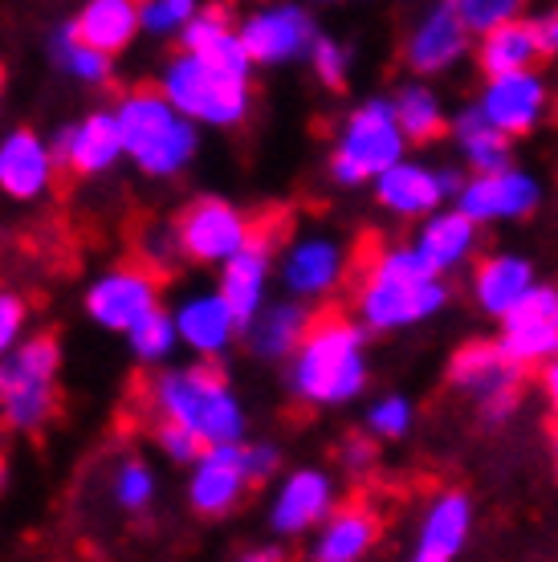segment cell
<instances>
[{"mask_svg":"<svg viewBox=\"0 0 558 562\" xmlns=\"http://www.w3.org/2000/svg\"><path fill=\"white\" fill-rule=\"evenodd\" d=\"M237 33L257 66H286V61L310 57V49L319 42V29H314V21H310L302 4L257 9V13L245 16V25Z\"/></svg>","mask_w":558,"mask_h":562,"instance_id":"cell-10","label":"cell"},{"mask_svg":"<svg viewBox=\"0 0 558 562\" xmlns=\"http://www.w3.org/2000/svg\"><path fill=\"white\" fill-rule=\"evenodd\" d=\"M412 404H408L404 395H383V400H376L371 408H367V432L379 436V440H400V436H408V428H412Z\"/></svg>","mask_w":558,"mask_h":562,"instance_id":"cell-37","label":"cell"},{"mask_svg":"<svg viewBox=\"0 0 558 562\" xmlns=\"http://www.w3.org/2000/svg\"><path fill=\"white\" fill-rule=\"evenodd\" d=\"M546 395H550V408H555V416H558V355L550 359V367H546Z\"/></svg>","mask_w":558,"mask_h":562,"instance_id":"cell-47","label":"cell"},{"mask_svg":"<svg viewBox=\"0 0 558 562\" xmlns=\"http://www.w3.org/2000/svg\"><path fill=\"white\" fill-rule=\"evenodd\" d=\"M367 387L364 326L343 314H322L290 355V392L314 408H343Z\"/></svg>","mask_w":558,"mask_h":562,"instance_id":"cell-1","label":"cell"},{"mask_svg":"<svg viewBox=\"0 0 558 562\" xmlns=\"http://www.w3.org/2000/svg\"><path fill=\"white\" fill-rule=\"evenodd\" d=\"M119 131H123L126 159L152 176V180H168L180 176L200 151V131L196 119L176 106L164 90H135L114 106Z\"/></svg>","mask_w":558,"mask_h":562,"instance_id":"cell-2","label":"cell"},{"mask_svg":"<svg viewBox=\"0 0 558 562\" xmlns=\"http://www.w3.org/2000/svg\"><path fill=\"white\" fill-rule=\"evenodd\" d=\"M152 497H155V473L143 461H126L114 473V502L123 509L140 514V509L152 506Z\"/></svg>","mask_w":558,"mask_h":562,"instance_id":"cell-36","label":"cell"},{"mask_svg":"<svg viewBox=\"0 0 558 562\" xmlns=\"http://www.w3.org/2000/svg\"><path fill=\"white\" fill-rule=\"evenodd\" d=\"M502 342L498 351L517 367L550 363L558 355V314H510L502 318Z\"/></svg>","mask_w":558,"mask_h":562,"instance_id":"cell-30","label":"cell"},{"mask_svg":"<svg viewBox=\"0 0 558 562\" xmlns=\"http://www.w3.org/2000/svg\"><path fill=\"white\" fill-rule=\"evenodd\" d=\"M543 57V42L534 33V21H505V25L481 33L477 45V61L486 78L493 74H514V70H534V61Z\"/></svg>","mask_w":558,"mask_h":562,"instance_id":"cell-27","label":"cell"},{"mask_svg":"<svg viewBox=\"0 0 558 562\" xmlns=\"http://www.w3.org/2000/svg\"><path fill=\"white\" fill-rule=\"evenodd\" d=\"M228 13H224L221 4H212V9H200V13L183 25V33H180V45L183 49H204L209 42H216L221 33H228Z\"/></svg>","mask_w":558,"mask_h":562,"instance_id":"cell-42","label":"cell"},{"mask_svg":"<svg viewBox=\"0 0 558 562\" xmlns=\"http://www.w3.org/2000/svg\"><path fill=\"white\" fill-rule=\"evenodd\" d=\"M335 509V485L322 469H298L281 481L274 509H269V530L278 538H302L314 526L331 518Z\"/></svg>","mask_w":558,"mask_h":562,"instance_id":"cell-16","label":"cell"},{"mask_svg":"<svg viewBox=\"0 0 558 562\" xmlns=\"http://www.w3.org/2000/svg\"><path fill=\"white\" fill-rule=\"evenodd\" d=\"M343 249L331 237H306L290 245L281 261V281L293 297H322L343 281Z\"/></svg>","mask_w":558,"mask_h":562,"instance_id":"cell-23","label":"cell"},{"mask_svg":"<svg viewBox=\"0 0 558 562\" xmlns=\"http://www.w3.org/2000/svg\"><path fill=\"white\" fill-rule=\"evenodd\" d=\"M155 412L164 420L188 424L204 445H241L245 436V412L224 375L209 363L176 367L155 380Z\"/></svg>","mask_w":558,"mask_h":562,"instance_id":"cell-3","label":"cell"},{"mask_svg":"<svg viewBox=\"0 0 558 562\" xmlns=\"http://www.w3.org/2000/svg\"><path fill=\"white\" fill-rule=\"evenodd\" d=\"M461 188H465L461 171L400 159V164H391L376 180V196L391 216H428L445 200L461 196Z\"/></svg>","mask_w":558,"mask_h":562,"instance_id":"cell-11","label":"cell"},{"mask_svg":"<svg viewBox=\"0 0 558 562\" xmlns=\"http://www.w3.org/2000/svg\"><path fill=\"white\" fill-rule=\"evenodd\" d=\"M0 90H4V70H0Z\"/></svg>","mask_w":558,"mask_h":562,"instance_id":"cell-48","label":"cell"},{"mask_svg":"<svg viewBox=\"0 0 558 562\" xmlns=\"http://www.w3.org/2000/svg\"><path fill=\"white\" fill-rule=\"evenodd\" d=\"M343 464H347V473H367V469L376 464V449H371L367 440H347V449H343Z\"/></svg>","mask_w":558,"mask_h":562,"instance_id":"cell-45","label":"cell"},{"mask_svg":"<svg viewBox=\"0 0 558 562\" xmlns=\"http://www.w3.org/2000/svg\"><path fill=\"white\" fill-rule=\"evenodd\" d=\"M477 106L486 111L493 127L514 139V135H526V131L538 127V119L546 111V82L534 70L493 74Z\"/></svg>","mask_w":558,"mask_h":562,"instance_id":"cell-18","label":"cell"},{"mask_svg":"<svg viewBox=\"0 0 558 562\" xmlns=\"http://www.w3.org/2000/svg\"><path fill=\"white\" fill-rule=\"evenodd\" d=\"M555 461H558V449H555Z\"/></svg>","mask_w":558,"mask_h":562,"instance_id":"cell-49","label":"cell"},{"mask_svg":"<svg viewBox=\"0 0 558 562\" xmlns=\"http://www.w3.org/2000/svg\"><path fill=\"white\" fill-rule=\"evenodd\" d=\"M196 13H200L196 0H143L140 4L143 29L155 33V37H176V33H183V25H188Z\"/></svg>","mask_w":558,"mask_h":562,"instance_id":"cell-35","label":"cell"},{"mask_svg":"<svg viewBox=\"0 0 558 562\" xmlns=\"http://www.w3.org/2000/svg\"><path fill=\"white\" fill-rule=\"evenodd\" d=\"M155 440H159V449L168 452L171 461L176 464H196L200 461V452L209 449L200 436L188 428V424H180V420H164L159 428H155Z\"/></svg>","mask_w":558,"mask_h":562,"instance_id":"cell-40","label":"cell"},{"mask_svg":"<svg viewBox=\"0 0 558 562\" xmlns=\"http://www.w3.org/2000/svg\"><path fill=\"white\" fill-rule=\"evenodd\" d=\"M555 310H558V302H555Z\"/></svg>","mask_w":558,"mask_h":562,"instance_id":"cell-50","label":"cell"},{"mask_svg":"<svg viewBox=\"0 0 558 562\" xmlns=\"http://www.w3.org/2000/svg\"><path fill=\"white\" fill-rule=\"evenodd\" d=\"M445 302L448 285L440 278H400V273L371 269L359 285V323L379 335L408 330V326H420L433 314H440Z\"/></svg>","mask_w":558,"mask_h":562,"instance_id":"cell-7","label":"cell"},{"mask_svg":"<svg viewBox=\"0 0 558 562\" xmlns=\"http://www.w3.org/2000/svg\"><path fill=\"white\" fill-rule=\"evenodd\" d=\"M253 233L257 228L249 225V216L237 204L216 196L192 200L176 221V245L196 266H224L228 257L249 245Z\"/></svg>","mask_w":558,"mask_h":562,"instance_id":"cell-8","label":"cell"},{"mask_svg":"<svg viewBox=\"0 0 558 562\" xmlns=\"http://www.w3.org/2000/svg\"><path fill=\"white\" fill-rule=\"evenodd\" d=\"M269 249H274V245H269L266 233H253L249 245L221 266V294H224V302L233 306V314H237L241 330H249V323L261 314V306H266Z\"/></svg>","mask_w":558,"mask_h":562,"instance_id":"cell-20","label":"cell"},{"mask_svg":"<svg viewBox=\"0 0 558 562\" xmlns=\"http://www.w3.org/2000/svg\"><path fill=\"white\" fill-rule=\"evenodd\" d=\"M29 306L21 294H0V355H9L25 335Z\"/></svg>","mask_w":558,"mask_h":562,"instance_id":"cell-43","label":"cell"},{"mask_svg":"<svg viewBox=\"0 0 558 562\" xmlns=\"http://www.w3.org/2000/svg\"><path fill=\"white\" fill-rule=\"evenodd\" d=\"M159 306V285L147 269L140 266H119L86 290V314L94 318L102 330H131L143 314Z\"/></svg>","mask_w":558,"mask_h":562,"instance_id":"cell-12","label":"cell"},{"mask_svg":"<svg viewBox=\"0 0 558 562\" xmlns=\"http://www.w3.org/2000/svg\"><path fill=\"white\" fill-rule=\"evenodd\" d=\"M534 33L543 42V54H558V13H546L534 21Z\"/></svg>","mask_w":558,"mask_h":562,"instance_id":"cell-46","label":"cell"},{"mask_svg":"<svg viewBox=\"0 0 558 562\" xmlns=\"http://www.w3.org/2000/svg\"><path fill=\"white\" fill-rule=\"evenodd\" d=\"M245 485H253L249 469H245V449L241 445H212V449L200 452V461L192 469L188 502H192L196 514L221 518L245 497Z\"/></svg>","mask_w":558,"mask_h":562,"instance_id":"cell-15","label":"cell"},{"mask_svg":"<svg viewBox=\"0 0 558 562\" xmlns=\"http://www.w3.org/2000/svg\"><path fill=\"white\" fill-rule=\"evenodd\" d=\"M457 4V13H461V21L469 25V33H489V29L505 25V21H514L517 13H522V4L526 0H453Z\"/></svg>","mask_w":558,"mask_h":562,"instance_id":"cell-38","label":"cell"},{"mask_svg":"<svg viewBox=\"0 0 558 562\" xmlns=\"http://www.w3.org/2000/svg\"><path fill=\"white\" fill-rule=\"evenodd\" d=\"M448 375L489 420H505L522 400V367L510 363L498 347H486V342L461 347L453 367H448Z\"/></svg>","mask_w":558,"mask_h":562,"instance_id":"cell-9","label":"cell"},{"mask_svg":"<svg viewBox=\"0 0 558 562\" xmlns=\"http://www.w3.org/2000/svg\"><path fill=\"white\" fill-rule=\"evenodd\" d=\"M469 37H473V33H469V25L461 21L457 4H453V0H440V4H433L428 13L420 16V25L412 29V37H408V66L416 74H424V78L453 70L465 57V49H469Z\"/></svg>","mask_w":558,"mask_h":562,"instance_id":"cell-17","label":"cell"},{"mask_svg":"<svg viewBox=\"0 0 558 562\" xmlns=\"http://www.w3.org/2000/svg\"><path fill=\"white\" fill-rule=\"evenodd\" d=\"M49 147L57 155V168L74 171V176H102L126 155L114 111H94L86 114L78 127H62Z\"/></svg>","mask_w":558,"mask_h":562,"instance_id":"cell-14","label":"cell"},{"mask_svg":"<svg viewBox=\"0 0 558 562\" xmlns=\"http://www.w3.org/2000/svg\"><path fill=\"white\" fill-rule=\"evenodd\" d=\"M143 29L140 0H86L78 13V33L102 54H123Z\"/></svg>","mask_w":558,"mask_h":562,"instance_id":"cell-28","label":"cell"},{"mask_svg":"<svg viewBox=\"0 0 558 562\" xmlns=\"http://www.w3.org/2000/svg\"><path fill=\"white\" fill-rule=\"evenodd\" d=\"M453 139H457V147H461L465 164H469L473 176L477 171L510 168V135L493 127L481 106H469L465 114H457V123H453Z\"/></svg>","mask_w":558,"mask_h":562,"instance_id":"cell-31","label":"cell"},{"mask_svg":"<svg viewBox=\"0 0 558 562\" xmlns=\"http://www.w3.org/2000/svg\"><path fill=\"white\" fill-rule=\"evenodd\" d=\"M391 102H395V119H400L408 143H436L445 135L448 114L428 86H404Z\"/></svg>","mask_w":558,"mask_h":562,"instance_id":"cell-33","label":"cell"},{"mask_svg":"<svg viewBox=\"0 0 558 562\" xmlns=\"http://www.w3.org/2000/svg\"><path fill=\"white\" fill-rule=\"evenodd\" d=\"M57 338L37 335L0 355V416L16 432H37L57 404Z\"/></svg>","mask_w":558,"mask_h":562,"instance_id":"cell-5","label":"cell"},{"mask_svg":"<svg viewBox=\"0 0 558 562\" xmlns=\"http://www.w3.org/2000/svg\"><path fill=\"white\" fill-rule=\"evenodd\" d=\"M371 269H383V273H400V278H440L433 266H428V257L416 249V240L412 245H391L383 254L376 257V266Z\"/></svg>","mask_w":558,"mask_h":562,"instance_id":"cell-41","label":"cell"},{"mask_svg":"<svg viewBox=\"0 0 558 562\" xmlns=\"http://www.w3.org/2000/svg\"><path fill=\"white\" fill-rule=\"evenodd\" d=\"M408 151V135L395 119V102L367 99L355 106L343 123V135L331 155V176L343 188H359V183L379 180L391 164H400Z\"/></svg>","mask_w":558,"mask_h":562,"instance_id":"cell-4","label":"cell"},{"mask_svg":"<svg viewBox=\"0 0 558 562\" xmlns=\"http://www.w3.org/2000/svg\"><path fill=\"white\" fill-rule=\"evenodd\" d=\"M159 86L188 119L209 123V127H237L249 114V78L224 70L196 49H183L164 70Z\"/></svg>","mask_w":558,"mask_h":562,"instance_id":"cell-6","label":"cell"},{"mask_svg":"<svg viewBox=\"0 0 558 562\" xmlns=\"http://www.w3.org/2000/svg\"><path fill=\"white\" fill-rule=\"evenodd\" d=\"M416 249L428 257V266L445 278L461 269L477 249V221L465 209H436L416 233Z\"/></svg>","mask_w":558,"mask_h":562,"instance_id":"cell-24","label":"cell"},{"mask_svg":"<svg viewBox=\"0 0 558 562\" xmlns=\"http://www.w3.org/2000/svg\"><path fill=\"white\" fill-rule=\"evenodd\" d=\"M379 542V521L367 506H343L331 509V518L322 521L314 559L319 562H359L371 554Z\"/></svg>","mask_w":558,"mask_h":562,"instance_id":"cell-26","label":"cell"},{"mask_svg":"<svg viewBox=\"0 0 558 562\" xmlns=\"http://www.w3.org/2000/svg\"><path fill=\"white\" fill-rule=\"evenodd\" d=\"M57 155L33 131H9L0 139V192L13 200H37L54 188Z\"/></svg>","mask_w":558,"mask_h":562,"instance_id":"cell-19","label":"cell"},{"mask_svg":"<svg viewBox=\"0 0 558 562\" xmlns=\"http://www.w3.org/2000/svg\"><path fill=\"white\" fill-rule=\"evenodd\" d=\"M538 278H534V266L526 257H514V254H498V257H486L473 273V294H477V306L486 310L489 318H505L510 310L522 302V297L531 294Z\"/></svg>","mask_w":558,"mask_h":562,"instance_id":"cell-25","label":"cell"},{"mask_svg":"<svg viewBox=\"0 0 558 562\" xmlns=\"http://www.w3.org/2000/svg\"><path fill=\"white\" fill-rule=\"evenodd\" d=\"M310 66L319 74L322 86H331V90H343L350 78V54L347 45H338L335 37H319L314 49H310Z\"/></svg>","mask_w":558,"mask_h":562,"instance_id":"cell-39","label":"cell"},{"mask_svg":"<svg viewBox=\"0 0 558 562\" xmlns=\"http://www.w3.org/2000/svg\"><path fill=\"white\" fill-rule=\"evenodd\" d=\"M306 306L298 302H278V306H261V314L249 323V347L253 355L261 359H286V355L298 351V342L306 338L310 330Z\"/></svg>","mask_w":558,"mask_h":562,"instance_id":"cell-29","label":"cell"},{"mask_svg":"<svg viewBox=\"0 0 558 562\" xmlns=\"http://www.w3.org/2000/svg\"><path fill=\"white\" fill-rule=\"evenodd\" d=\"M49 54H54V61L62 70L86 86H102L111 78V54H102L90 42H82L78 21H66V25H57L49 33Z\"/></svg>","mask_w":558,"mask_h":562,"instance_id":"cell-32","label":"cell"},{"mask_svg":"<svg viewBox=\"0 0 558 562\" xmlns=\"http://www.w3.org/2000/svg\"><path fill=\"white\" fill-rule=\"evenodd\" d=\"M278 449L274 445H245V469H249V481L253 485H261V481H269L274 473H278Z\"/></svg>","mask_w":558,"mask_h":562,"instance_id":"cell-44","label":"cell"},{"mask_svg":"<svg viewBox=\"0 0 558 562\" xmlns=\"http://www.w3.org/2000/svg\"><path fill=\"white\" fill-rule=\"evenodd\" d=\"M543 200V188L534 176L517 168L502 171H477L473 180H465L457 209H465L477 225H493V221H517V216H531Z\"/></svg>","mask_w":558,"mask_h":562,"instance_id":"cell-13","label":"cell"},{"mask_svg":"<svg viewBox=\"0 0 558 562\" xmlns=\"http://www.w3.org/2000/svg\"><path fill=\"white\" fill-rule=\"evenodd\" d=\"M176 330L188 351H196L200 359H216L228 351V342L237 335V314L224 302L221 290L212 294H188L176 306Z\"/></svg>","mask_w":558,"mask_h":562,"instance_id":"cell-21","label":"cell"},{"mask_svg":"<svg viewBox=\"0 0 558 562\" xmlns=\"http://www.w3.org/2000/svg\"><path fill=\"white\" fill-rule=\"evenodd\" d=\"M126 342H131V351L140 363H164L171 351H176V342H180V330H176V318L164 314V310L155 306L152 314H143L140 323L126 330Z\"/></svg>","mask_w":558,"mask_h":562,"instance_id":"cell-34","label":"cell"},{"mask_svg":"<svg viewBox=\"0 0 558 562\" xmlns=\"http://www.w3.org/2000/svg\"><path fill=\"white\" fill-rule=\"evenodd\" d=\"M473 530V506L465 493H440L433 506L424 509L416 530V562H453L469 542Z\"/></svg>","mask_w":558,"mask_h":562,"instance_id":"cell-22","label":"cell"}]
</instances>
